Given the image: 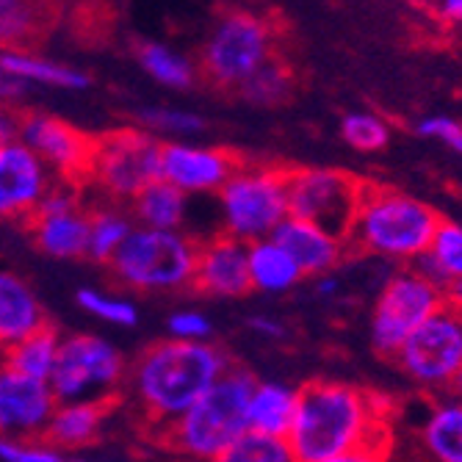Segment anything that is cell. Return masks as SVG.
Returning a JSON list of instances; mask_svg holds the SVG:
<instances>
[{
  "instance_id": "cell-1",
  "label": "cell",
  "mask_w": 462,
  "mask_h": 462,
  "mask_svg": "<svg viewBox=\"0 0 462 462\" xmlns=\"http://www.w3.org/2000/svg\"><path fill=\"white\" fill-rule=\"evenodd\" d=\"M225 349L205 344H180L172 338L144 346L128 365V391L144 430L155 438L183 412H189L230 368Z\"/></svg>"
},
{
  "instance_id": "cell-2",
  "label": "cell",
  "mask_w": 462,
  "mask_h": 462,
  "mask_svg": "<svg viewBox=\"0 0 462 462\" xmlns=\"http://www.w3.org/2000/svg\"><path fill=\"white\" fill-rule=\"evenodd\" d=\"M376 402L344 383H308L300 388L288 446L300 462H324L368 443H385Z\"/></svg>"
},
{
  "instance_id": "cell-3",
  "label": "cell",
  "mask_w": 462,
  "mask_h": 462,
  "mask_svg": "<svg viewBox=\"0 0 462 462\" xmlns=\"http://www.w3.org/2000/svg\"><path fill=\"white\" fill-rule=\"evenodd\" d=\"M255 385L258 380L246 368L230 365L222 380L155 440L189 462H214L249 432L246 407Z\"/></svg>"
},
{
  "instance_id": "cell-4",
  "label": "cell",
  "mask_w": 462,
  "mask_h": 462,
  "mask_svg": "<svg viewBox=\"0 0 462 462\" xmlns=\"http://www.w3.org/2000/svg\"><path fill=\"white\" fill-rule=\"evenodd\" d=\"M440 219L443 217L432 205L399 189L363 183L355 225L346 241H355V246L376 258L410 263L430 249Z\"/></svg>"
},
{
  "instance_id": "cell-5",
  "label": "cell",
  "mask_w": 462,
  "mask_h": 462,
  "mask_svg": "<svg viewBox=\"0 0 462 462\" xmlns=\"http://www.w3.org/2000/svg\"><path fill=\"white\" fill-rule=\"evenodd\" d=\"M199 241L189 230L134 227L114 255L111 274L136 293H180L194 285Z\"/></svg>"
},
{
  "instance_id": "cell-6",
  "label": "cell",
  "mask_w": 462,
  "mask_h": 462,
  "mask_svg": "<svg viewBox=\"0 0 462 462\" xmlns=\"http://www.w3.org/2000/svg\"><path fill=\"white\" fill-rule=\"evenodd\" d=\"M277 25L272 17L227 9L217 17L199 51V75L217 89H241L277 56Z\"/></svg>"
},
{
  "instance_id": "cell-7",
  "label": "cell",
  "mask_w": 462,
  "mask_h": 462,
  "mask_svg": "<svg viewBox=\"0 0 462 462\" xmlns=\"http://www.w3.org/2000/svg\"><path fill=\"white\" fill-rule=\"evenodd\" d=\"M222 233L244 244L272 238L288 219V170L241 163L217 194Z\"/></svg>"
},
{
  "instance_id": "cell-8",
  "label": "cell",
  "mask_w": 462,
  "mask_h": 462,
  "mask_svg": "<svg viewBox=\"0 0 462 462\" xmlns=\"http://www.w3.org/2000/svg\"><path fill=\"white\" fill-rule=\"evenodd\" d=\"M161 139L142 128H119L95 139L87 189L103 202L128 208L150 183L161 180Z\"/></svg>"
},
{
  "instance_id": "cell-9",
  "label": "cell",
  "mask_w": 462,
  "mask_h": 462,
  "mask_svg": "<svg viewBox=\"0 0 462 462\" xmlns=\"http://www.w3.org/2000/svg\"><path fill=\"white\" fill-rule=\"evenodd\" d=\"M125 383H128V360L108 338L95 332L61 335L59 363L51 376V388L59 404H111Z\"/></svg>"
},
{
  "instance_id": "cell-10",
  "label": "cell",
  "mask_w": 462,
  "mask_h": 462,
  "mask_svg": "<svg viewBox=\"0 0 462 462\" xmlns=\"http://www.w3.org/2000/svg\"><path fill=\"white\" fill-rule=\"evenodd\" d=\"M443 305V288H438L415 266L399 269L380 291L371 313V341L376 352L396 355L410 335Z\"/></svg>"
},
{
  "instance_id": "cell-11",
  "label": "cell",
  "mask_w": 462,
  "mask_h": 462,
  "mask_svg": "<svg viewBox=\"0 0 462 462\" xmlns=\"http://www.w3.org/2000/svg\"><path fill=\"white\" fill-rule=\"evenodd\" d=\"M363 183L341 170L288 172V217L310 222L346 241L355 225Z\"/></svg>"
},
{
  "instance_id": "cell-12",
  "label": "cell",
  "mask_w": 462,
  "mask_h": 462,
  "mask_svg": "<svg viewBox=\"0 0 462 462\" xmlns=\"http://www.w3.org/2000/svg\"><path fill=\"white\" fill-rule=\"evenodd\" d=\"M396 363L424 388L454 385L462 368V310L443 305L402 344Z\"/></svg>"
},
{
  "instance_id": "cell-13",
  "label": "cell",
  "mask_w": 462,
  "mask_h": 462,
  "mask_svg": "<svg viewBox=\"0 0 462 462\" xmlns=\"http://www.w3.org/2000/svg\"><path fill=\"white\" fill-rule=\"evenodd\" d=\"M20 142L33 150L59 183L80 186L87 183L95 139L78 131L75 125L42 111H28L20 116Z\"/></svg>"
},
{
  "instance_id": "cell-14",
  "label": "cell",
  "mask_w": 462,
  "mask_h": 462,
  "mask_svg": "<svg viewBox=\"0 0 462 462\" xmlns=\"http://www.w3.org/2000/svg\"><path fill=\"white\" fill-rule=\"evenodd\" d=\"M33 244L56 261H80L89 249V208L80 199V186L56 183L31 217Z\"/></svg>"
},
{
  "instance_id": "cell-15",
  "label": "cell",
  "mask_w": 462,
  "mask_h": 462,
  "mask_svg": "<svg viewBox=\"0 0 462 462\" xmlns=\"http://www.w3.org/2000/svg\"><path fill=\"white\" fill-rule=\"evenodd\" d=\"M56 183L45 161L20 139L0 144V219L31 222Z\"/></svg>"
},
{
  "instance_id": "cell-16",
  "label": "cell",
  "mask_w": 462,
  "mask_h": 462,
  "mask_svg": "<svg viewBox=\"0 0 462 462\" xmlns=\"http://www.w3.org/2000/svg\"><path fill=\"white\" fill-rule=\"evenodd\" d=\"M244 161L225 150L194 142H163L161 144V180L175 186L180 194H219Z\"/></svg>"
},
{
  "instance_id": "cell-17",
  "label": "cell",
  "mask_w": 462,
  "mask_h": 462,
  "mask_svg": "<svg viewBox=\"0 0 462 462\" xmlns=\"http://www.w3.org/2000/svg\"><path fill=\"white\" fill-rule=\"evenodd\" d=\"M59 399L51 383L28 380L14 371H0V438L42 440Z\"/></svg>"
},
{
  "instance_id": "cell-18",
  "label": "cell",
  "mask_w": 462,
  "mask_h": 462,
  "mask_svg": "<svg viewBox=\"0 0 462 462\" xmlns=\"http://www.w3.org/2000/svg\"><path fill=\"white\" fill-rule=\"evenodd\" d=\"M191 288L217 300H238L249 293V244L225 233L202 238Z\"/></svg>"
},
{
  "instance_id": "cell-19",
  "label": "cell",
  "mask_w": 462,
  "mask_h": 462,
  "mask_svg": "<svg viewBox=\"0 0 462 462\" xmlns=\"http://www.w3.org/2000/svg\"><path fill=\"white\" fill-rule=\"evenodd\" d=\"M272 238L288 252V255L297 261V266L302 269V274L308 277H324L329 274L335 266L341 263L344 252H346V241L329 236L327 230L293 219L288 217L274 233Z\"/></svg>"
},
{
  "instance_id": "cell-20",
  "label": "cell",
  "mask_w": 462,
  "mask_h": 462,
  "mask_svg": "<svg viewBox=\"0 0 462 462\" xmlns=\"http://www.w3.org/2000/svg\"><path fill=\"white\" fill-rule=\"evenodd\" d=\"M48 327V310L33 288L14 272L0 269V352Z\"/></svg>"
},
{
  "instance_id": "cell-21",
  "label": "cell",
  "mask_w": 462,
  "mask_h": 462,
  "mask_svg": "<svg viewBox=\"0 0 462 462\" xmlns=\"http://www.w3.org/2000/svg\"><path fill=\"white\" fill-rule=\"evenodd\" d=\"M0 69L20 83H39L48 89L87 92L92 87V75L33 51H0Z\"/></svg>"
},
{
  "instance_id": "cell-22",
  "label": "cell",
  "mask_w": 462,
  "mask_h": 462,
  "mask_svg": "<svg viewBox=\"0 0 462 462\" xmlns=\"http://www.w3.org/2000/svg\"><path fill=\"white\" fill-rule=\"evenodd\" d=\"M297 404L300 388H291L285 383H258L246 407L249 432L288 440L293 418H297Z\"/></svg>"
},
{
  "instance_id": "cell-23",
  "label": "cell",
  "mask_w": 462,
  "mask_h": 462,
  "mask_svg": "<svg viewBox=\"0 0 462 462\" xmlns=\"http://www.w3.org/2000/svg\"><path fill=\"white\" fill-rule=\"evenodd\" d=\"M111 412V404H100V402H69V404H59L48 432H45V443H51L59 451H78L83 446H89L100 438L106 418Z\"/></svg>"
},
{
  "instance_id": "cell-24",
  "label": "cell",
  "mask_w": 462,
  "mask_h": 462,
  "mask_svg": "<svg viewBox=\"0 0 462 462\" xmlns=\"http://www.w3.org/2000/svg\"><path fill=\"white\" fill-rule=\"evenodd\" d=\"M128 214L136 227L150 230H186L189 222V197L180 194L166 180L150 183L131 205Z\"/></svg>"
},
{
  "instance_id": "cell-25",
  "label": "cell",
  "mask_w": 462,
  "mask_h": 462,
  "mask_svg": "<svg viewBox=\"0 0 462 462\" xmlns=\"http://www.w3.org/2000/svg\"><path fill=\"white\" fill-rule=\"evenodd\" d=\"M302 269L288 252L274 241L263 238L249 244V282L263 293H285L302 280Z\"/></svg>"
},
{
  "instance_id": "cell-26",
  "label": "cell",
  "mask_w": 462,
  "mask_h": 462,
  "mask_svg": "<svg viewBox=\"0 0 462 462\" xmlns=\"http://www.w3.org/2000/svg\"><path fill=\"white\" fill-rule=\"evenodd\" d=\"M59 349H61V332L56 327H45L33 335H28L25 341L4 352V368L23 374L28 380L51 383V376L59 363Z\"/></svg>"
},
{
  "instance_id": "cell-27",
  "label": "cell",
  "mask_w": 462,
  "mask_h": 462,
  "mask_svg": "<svg viewBox=\"0 0 462 462\" xmlns=\"http://www.w3.org/2000/svg\"><path fill=\"white\" fill-rule=\"evenodd\" d=\"M134 219L128 208L111 205V202H97L89 208V249L87 258L95 263H111L114 255L122 249L134 233Z\"/></svg>"
},
{
  "instance_id": "cell-28",
  "label": "cell",
  "mask_w": 462,
  "mask_h": 462,
  "mask_svg": "<svg viewBox=\"0 0 462 462\" xmlns=\"http://www.w3.org/2000/svg\"><path fill=\"white\" fill-rule=\"evenodd\" d=\"M51 6L0 0V51H28L51 28Z\"/></svg>"
},
{
  "instance_id": "cell-29",
  "label": "cell",
  "mask_w": 462,
  "mask_h": 462,
  "mask_svg": "<svg viewBox=\"0 0 462 462\" xmlns=\"http://www.w3.org/2000/svg\"><path fill=\"white\" fill-rule=\"evenodd\" d=\"M415 269L443 291L462 280V225L440 219L430 249L418 258Z\"/></svg>"
},
{
  "instance_id": "cell-30",
  "label": "cell",
  "mask_w": 462,
  "mask_h": 462,
  "mask_svg": "<svg viewBox=\"0 0 462 462\" xmlns=\"http://www.w3.org/2000/svg\"><path fill=\"white\" fill-rule=\"evenodd\" d=\"M136 61L139 67L166 89L186 92L197 83V67L189 56L172 51L170 45L155 39H142L136 45Z\"/></svg>"
},
{
  "instance_id": "cell-31",
  "label": "cell",
  "mask_w": 462,
  "mask_h": 462,
  "mask_svg": "<svg viewBox=\"0 0 462 462\" xmlns=\"http://www.w3.org/2000/svg\"><path fill=\"white\" fill-rule=\"evenodd\" d=\"M421 440L435 462H462V402L438 404L427 418Z\"/></svg>"
},
{
  "instance_id": "cell-32",
  "label": "cell",
  "mask_w": 462,
  "mask_h": 462,
  "mask_svg": "<svg viewBox=\"0 0 462 462\" xmlns=\"http://www.w3.org/2000/svg\"><path fill=\"white\" fill-rule=\"evenodd\" d=\"M205 116L183 108H166V106H147L139 111V128L150 136H166L170 142H186L205 131Z\"/></svg>"
},
{
  "instance_id": "cell-33",
  "label": "cell",
  "mask_w": 462,
  "mask_h": 462,
  "mask_svg": "<svg viewBox=\"0 0 462 462\" xmlns=\"http://www.w3.org/2000/svg\"><path fill=\"white\" fill-rule=\"evenodd\" d=\"M75 302L80 310H87L89 316L114 327H136L142 319L134 300H125V297H116V293H106L97 288H80L75 293Z\"/></svg>"
},
{
  "instance_id": "cell-34",
  "label": "cell",
  "mask_w": 462,
  "mask_h": 462,
  "mask_svg": "<svg viewBox=\"0 0 462 462\" xmlns=\"http://www.w3.org/2000/svg\"><path fill=\"white\" fill-rule=\"evenodd\" d=\"M288 92H291V67L285 61H280L277 56L266 67H261L238 89V95L244 100L255 103V106H274V103L285 100Z\"/></svg>"
},
{
  "instance_id": "cell-35",
  "label": "cell",
  "mask_w": 462,
  "mask_h": 462,
  "mask_svg": "<svg viewBox=\"0 0 462 462\" xmlns=\"http://www.w3.org/2000/svg\"><path fill=\"white\" fill-rule=\"evenodd\" d=\"M214 462H300V459L293 457L288 440L246 432L225 454H219Z\"/></svg>"
},
{
  "instance_id": "cell-36",
  "label": "cell",
  "mask_w": 462,
  "mask_h": 462,
  "mask_svg": "<svg viewBox=\"0 0 462 462\" xmlns=\"http://www.w3.org/2000/svg\"><path fill=\"white\" fill-rule=\"evenodd\" d=\"M341 136L346 139L349 147L360 152H376L383 150L391 139V128L383 116H376L371 111H355L346 114L341 122Z\"/></svg>"
},
{
  "instance_id": "cell-37",
  "label": "cell",
  "mask_w": 462,
  "mask_h": 462,
  "mask_svg": "<svg viewBox=\"0 0 462 462\" xmlns=\"http://www.w3.org/2000/svg\"><path fill=\"white\" fill-rule=\"evenodd\" d=\"M166 332H170L172 341H180V344H205V341H211V335H214V321L202 310L180 308L166 316Z\"/></svg>"
},
{
  "instance_id": "cell-38",
  "label": "cell",
  "mask_w": 462,
  "mask_h": 462,
  "mask_svg": "<svg viewBox=\"0 0 462 462\" xmlns=\"http://www.w3.org/2000/svg\"><path fill=\"white\" fill-rule=\"evenodd\" d=\"M67 454L45 440L0 438V462H64Z\"/></svg>"
},
{
  "instance_id": "cell-39",
  "label": "cell",
  "mask_w": 462,
  "mask_h": 462,
  "mask_svg": "<svg viewBox=\"0 0 462 462\" xmlns=\"http://www.w3.org/2000/svg\"><path fill=\"white\" fill-rule=\"evenodd\" d=\"M415 131L421 136H427V139L443 142L454 152H462V122H457L451 116H427V119L418 122Z\"/></svg>"
},
{
  "instance_id": "cell-40",
  "label": "cell",
  "mask_w": 462,
  "mask_h": 462,
  "mask_svg": "<svg viewBox=\"0 0 462 462\" xmlns=\"http://www.w3.org/2000/svg\"><path fill=\"white\" fill-rule=\"evenodd\" d=\"M388 459V440L385 443H368V446H360L355 451H346V454H338L332 459H324V462H385Z\"/></svg>"
},
{
  "instance_id": "cell-41",
  "label": "cell",
  "mask_w": 462,
  "mask_h": 462,
  "mask_svg": "<svg viewBox=\"0 0 462 462\" xmlns=\"http://www.w3.org/2000/svg\"><path fill=\"white\" fill-rule=\"evenodd\" d=\"M25 95H28V83H20V80H14L12 75H6L4 69H0V106L14 108Z\"/></svg>"
},
{
  "instance_id": "cell-42",
  "label": "cell",
  "mask_w": 462,
  "mask_h": 462,
  "mask_svg": "<svg viewBox=\"0 0 462 462\" xmlns=\"http://www.w3.org/2000/svg\"><path fill=\"white\" fill-rule=\"evenodd\" d=\"M246 327L255 335H263V338H272V341H277V338H282V335H285L282 321H277L272 316H249Z\"/></svg>"
},
{
  "instance_id": "cell-43",
  "label": "cell",
  "mask_w": 462,
  "mask_h": 462,
  "mask_svg": "<svg viewBox=\"0 0 462 462\" xmlns=\"http://www.w3.org/2000/svg\"><path fill=\"white\" fill-rule=\"evenodd\" d=\"M20 116L14 108H4L0 106V144L20 139Z\"/></svg>"
},
{
  "instance_id": "cell-44",
  "label": "cell",
  "mask_w": 462,
  "mask_h": 462,
  "mask_svg": "<svg viewBox=\"0 0 462 462\" xmlns=\"http://www.w3.org/2000/svg\"><path fill=\"white\" fill-rule=\"evenodd\" d=\"M432 9L446 23H462V0H443V4H435Z\"/></svg>"
},
{
  "instance_id": "cell-45",
  "label": "cell",
  "mask_w": 462,
  "mask_h": 462,
  "mask_svg": "<svg viewBox=\"0 0 462 462\" xmlns=\"http://www.w3.org/2000/svg\"><path fill=\"white\" fill-rule=\"evenodd\" d=\"M316 293L319 297H332L335 291H338V280H335L332 274H324V277H316Z\"/></svg>"
},
{
  "instance_id": "cell-46",
  "label": "cell",
  "mask_w": 462,
  "mask_h": 462,
  "mask_svg": "<svg viewBox=\"0 0 462 462\" xmlns=\"http://www.w3.org/2000/svg\"><path fill=\"white\" fill-rule=\"evenodd\" d=\"M443 297H446V305H451V308L462 310V280L451 282V285L443 291Z\"/></svg>"
},
{
  "instance_id": "cell-47",
  "label": "cell",
  "mask_w": 462,
  "mask_h": 462,
  "mask_svg": "<svg viewBox=\"0 0 462 462\" xmlns=\"http://www.w3.org/2000/svg\"><path fill=\"white\" fill-rule=\"evenodd\" d=\"M64 462H89V459H87V457H80V454H67Z\"/></svg>"
},
{
  "instance_id": "cell-48",
  "label": "cell",
  "mask_w": 462,
  "mask_h": 462,
  "mask_svg": "<svg viewBox=\"0 0 462 462\" xmlns=\"http://www.w3.org/2000/svg\"><path fill=\"white\" fill-rule=\"evenodd\" d=\"M454 388L462 393V368H459V374H457V380H454Z\"/></svg>"
},
{
  "instance_id": "cell-49",
  "label": "cell",
  "mask_w": 462,
  "mask_h": 462,
  "mask_svg": "<svg viewBox=\"0 0 462 462\" xmlns=\"http://www.w3.org/2000/svg\"><path fill=\"white\" fill-rule=\"evenodd\" d=\"M0 371H4V352H0Z\"/></svg>"
}]
</instances>
